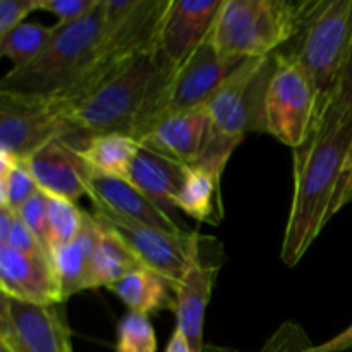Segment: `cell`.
<instances>
[{
  "mask_svg": "<svg viewBox=\"0 0 352 352\" xmlns=\"http://www.w3.org/2000/svg\"><path fill=\"white\" fill-rule=\"evenodd\" d=\"M175 67L162 57L160 50L136 55L116 65L76 98L55 102L64 119L79 133H122L140 141Z\"/></svg>",
  "mask_w": 352,
  "mask_h": 352,
  "instance_id": "1",
  "label": "cell"
},
{
  "mask_svg": "<svg viewBox=\"0 0 352 352\" xmlns=\"http://www.w3.org/2000/svg\"><path fill=\"white\" fill-rule=\"evenodd\" d=\"M351 143L352 124L327 126L315 120L308 140L292 150L294 196L280 251L287 267H296L302 260L332 219Z\"/></svg>",
  "mask_w": 352,
  "mask_h": 352,
  "instance_id": "2",
  "label": "cell"
},
{
  "mask_svg": "<svg viewBox=\"0 0 352 352\" xmlns=\"http://www.w3.org/2000/svg\"><path fill=\"white\" fill-rule=\"evenodd\" d=\"M102 36V3L95 12L76 23H57L54 38L38 57L21 67H12L0 79V91L65 98L81 85L91 69Z\"/></svg>",
  "mask_w": 352,
  "mask_h": 352,
  "instance_id": "3",
  "label": "cell"
},
{
  "mask_svg": "<svg viewBox=\"0 0 352 352\" xmlns=\"http://www.w3.org/2000/svg\"><path fill=\"white\" fill-rule=\"evenodd\" d=\"M313 6L315 0H223L210 34L227 58L268 57L298 38Z\"/></svg>",
  "mask_w": 352,
  "mask_h": 352,
  "instance_id": "4",
  "label": "cell"
},
{
  "mask_svg": "<svg viewBox=\"0 0 352 352\" xmlns=\"http://www.w3.org/2000/svg\"><path fill=\"white\" fill-rule=\"evenodd\" d=\"M351 47L352 0H315L291 54L315 86L318 95L316 116L329 107Z\"/></svg>",
  "mask_w": 352,
  "mask_h": 352,
  "instance_id": "5",
  "label": "cell"
},
{
  "mask_svg": "<svg viewBox=\"0 0 352 352\" xmlns=\"http://www.w3.org/2000/svg\"><path fill=\"white\" fill-rule=\"evenodd\" d=\"M170 0H103V36L91 69L81 85L58 102H69L116 65L141 54L158 52L160 30Z\"/></svg>",
  "mask_w": 352,
  "mask_h": 352,
  "instance_id": "6",
  "label": "cell"
},
{
  "mask_svg": "<svg viewBox=\"0 0 352 352\" xmlns=\"http://www.w3.org/2000/svg\"><path fill=\"white\" fill-rule=\"evenodd\" d=\"M274 55L243 60L206 103L215 133L243 141L250 131L267 133L265 96L274 74Z\"/></svg>",
  "mask_w": 352,
  "mask_h": 352,
  "instance_id": "7",
  "label": "cell"
},
{
  "mask_svg": "<svg viewBox=\"0 0 352 352\" xmlns=\"http://www.w3.org/2000/svg\"><path fill=\"white\" fill-rule=\"evenodd\" d=\"M275 69L265 96L267 133L291 146H301L311 133L318 95L311 78L291 52H275Z\"/></svg>",
  "mask_w": 352,
  "mask_h": 352,
  "instance_id": "8",
  "label": "cell"
},
{
  "mask_svg": "<svg viewBox=\"0 0 352 352\" xmlns=\"http://www.w3.org/2000/svg\"><path fill=\"white\" fill-rule=\"evenodd\" d=\"M85 136L64 119L55 100L0 91V153L28 160L54 141L74 143Z\"/></svg>",
  "mask_w": 352,
  "mask_h": 352,
  "instance_id": "9",
  "label": "cell"
},
{
  "mask_svg": "<svg viewBox=\"0 0 352 352\" xmlns=\"http://www.w3.org/2000/svg\"><path fill=\"white\" fill-rule=\"evenodd\" d=\"M95 219L117 234L148 270L155 272L175 289L181 285L205 243L198 232H167L95 208Z\"/></svg>",
  "mask_w": 352,
  "mask_h": 352,
  "instance_id": "10",
  "label": "cell"
},
{
  "mask_svg": "<svg viewBox=\"0 0 352 352\" xmlns=\"http://www.w3.org/2000/svg\"><path fill=\"white\" fill-rule=\"evenodd\" d=\"M241 62L223 57L208 33L201 45L172 72L155 112L151 129L172 116L205 109Z\"/></svg>",
  "mask_w": 352,
  "mask_h": 352,
  "instance_id": "11",
  "label": "cell"
},
{
  "mask_svg": "<svg viewBox=\"0 0 352 352\" xmlns=\"http://www.w3.org/2000/svg\"><path fill=\"white\" fill-rule=\"evenodd\" d=\"M0 342L12 352H74L60 305H38L2 294Z\"/></svg>",
  "mask_w": 352,
  "mask_h": 352,
  "instance_id": "12",
  "label": "cell"
},
{
  "mask_svg": "<svg viewBox=\"0 0 352 352\" xmlns=\"http://www.w3.org/2000/svg\"><path fill=\"white\" fill-rule=\"evenodd\" d=\"M223 0H170L160 30L162 57L181 65L208 36Z\"/></svg>",
  "mask_w": 352,
  "mask_h": 352,
  "instance_id": "13",
  "label": "cell"
},
{
  "mask_svg": "<svg viewBox=\"0 0 352 352\" xmlns=\"http://www.w3.org/2000/svg\"><path fill=\"white\" fill-rule=\"evenodd\" d=\"M86 188H88V198L91 199L95 208L105 210L122 219L167 230V232H184L165 210L155 205L127 179L96 174L88 168Z\"/></svg>",
  "mask_w": 352,
  "mask_h": 352,
  "instance_id": "14",
  "label": "cell"
},
{
  "mask_svg": "<svg viewBox=\"0 0 352 352\" xmlns=\"http://www.w3.org/2000/svg\"><path fill=\"white\" fill-rule=\"evenodd\" d=\"M2 294L38 305H62L60 289L48 258L28 256L9 246H0Z\"/></svg>",
  "mask_w": 352,
  "mask_h": 352,
  "instance_id": "15",
  "label": "cell"
},
{
  "mask_svg": "<svg viewBox=\"0 0 352 352\" xmlns=\"http://www.w3.org/2000/svg\"><path fill=\"white\" fill-rule=\"evenodd\" d=\"M210 134L212 124L208 113L205 109H198L162 120L146 136L141 138L140 144L186 167H192L201 160Z\"/></svg>",
  "mask_w": 352,
  "mask_h": 352,
  "instance_id": "16",
  "label": "cell"
},
{
  "mask_svg": "<svg viewBox=\"0 0 352 352\" xmlns=\"http://www.w3.org/2000/svg\"><path fill=\"white\" fill-rule=\"evenodd\" d=\"M38 188L50 196L78 201L88 196V167L65 140L47 144L26 160Z\"/></svg>",
  "mask_w": 352,
  "mask_h": 352,
  "instance_id": "17",
  "label": "cell"
},
{
  "mask_svg": "<svg viewBox=\"0 0 352 352\" xmlns=\"http://www.w3.org/2000/svg\"><path fill=\"white\" fill-rule=\"evenodd\" d=\"M220 265L203 260L201 251L196 254L184 280L175 289V329L186 337L191 352H203V325L205 313L215 287Z\"/></svg>",
  "mask_w": 352,
  "mask_h": 352,
  "instance_id": "18",
  "label": "cell"
},
{
  "mask_svg": "<svg viewBox=\"0 0 352 352\" xmlns=\"http://www.w3.org/2000/svg\"><path fill=\"white\" fill-rule=\"evenodd\" d=\"M100 237V226L91 213L85 212V223L72 243L52 250L50 265L64 301L81 291H89V272Z\"/></svg>",
  "mask_w": 352,
  "mask_h": 352,
  "instance_id": "19",
  "label": "cell"
},
{
  "mask_svg": "<svg viewBox=\"0 0 352 352\" xmlns=\"http://www.w3.org/2000/svg\"><path fill=\"white\" fill-rule=\"evenodd\" d=\"M186 170V165L141 144L126 179L155 205L168 210L175 208V196L184 184Z\"/></svg>",
  "mask_w": 352,
  "mask_h": 352,
  "instance_id": "20",
  "label": "cell"
},
{
  "mask_svg": "<svg viewBox=\"0 0 352 352\" xmlns=\"http://www.w3.org/2000/svg\"><path fill=\"white\" fill-rule=\"evenodd\" d=\"M140 146V141L129 134L107 133L91 134L74 150L89 170L126 179Z\"/></svg>",
  "mask_w": 352,
  "mask_h": 352,
  "instance_id": "21",
  "label": "cell"
},
{
  "mask_svg": "<svg viewBox=\"0 0 352 352\" xmlns=\"http://www.w3.org/2000/svg\"><path fill=\"white\" fill-rule=\"evenodd\" d=\"M220 181H222V172L215 168L206 165L188 167L184 184L175 196V208L198 222L217 226L222 219V213H219V205L222 206L219 192Z\"/></svg>",
  "mask_w": 352,
  "mask_h": 352,
  "instance_id": "22",
  "label": "cell"
},
{
  "mask_svg": "<svg viewBox=\"0 0 352 352\" xmlns=\"http://www.w3.org/2000/svg\"><path fill=\"white\" fill-rule=\"evenodd\" d=\"M107 289L113 292L131 311L150 316L151 313L162 309H175L174 289L165 278L148 268H138Z\"/></svg>",
  "mask_w": 352,
  "mask_h": 352,
  "instance_id": "23",
  "label": "cell"
},
{
  "mask_svg": "<svg viewBox=\"0 0 352 352\" xmlns=\"http://www.w3.org/2000/svg\"><path fill=\"white\" fill-rule=\"evenodd\" d=\"M96 222L100 226V237L98 243H96L95 253H93L91 272H89V289H107L109 285L116 284L117 280L126 277L131 272L144 267L113 230L103 226L100 220H96Z\"/></svg>",
  "mask_w": 352,
  "mask_h": 352,
  "instance_id": "24",
  "label": "cell"
},
{
  "mask_svg": "<svg viewBox=\"0 0 352 352\" xmlns=\"http://www.w3.org/2000/svg\"><path fill=\"white\" fill-rule=\"evenodd\" d=\"M55 34V26L23 23L10 33L0 36V55L9 58L14 67L28 64L43 52Z\"/></svg>",
  "mask_w": 352,
  "mask_h": 352,
  "instance_id": "25",
  "label": "cell"
},
{
  "mask_svg": "<svg viewBox=\"0 0 352 352\" xmlns=\"http://www.w3.org/2000/svg\"><path fill=\"white\" fill-rule=\"evenodd\" d=\"M0 206L19 212L21 206L33 198L40 188L26 160H17L3 153H0Z\"/></svg>",
  "mask_w": 352,
  "mask_h": 352,
  "instance_id": "26",
  "label": "cell"
},
{
  "mask_svg": "<svg viewBox=\"0 0 352 352\" xmlns=\"http://www.w3.org/2000/svg\"><path fill=\"white\" fill-rule=\"evenodd\" d=\"M48 222H50L52 250L72 243L85 223V212L74 201L48 195ZM52 253V251H50Z\"/></svg>",
  "mask_w": 352,
  "mask_h": 352,
  "instance_id": "27",
  "label": "cell"
},
{
  "mask_svg": "<svg viewBox=\"0 0 352 352\" xmlns=\"http://www.w3.org/2000/svg\"><path fill=\"white\" fill-rule=\"evenodd\" d=\"M113 352H157V333L148 315L127 309L117 325Z\"/></svg>",
  "mask_w": 352,
  "mask_h": 352,
  "instance_id": "28",
  "label": "cell"
},
{
  "mask_svg": "<svg viewBox=\"0 0 352 352\" xmlns=\"http://www.w3.org/2000/svg\"><path fill=\"white\" fill-rule=\"evenodd\" d=\"M327 126L352 124V47L329 107L316 116Z\"/></svg>",
  "mask_w": 352,
  "mask_h": 352,
  "instance_id": "29",
  "label": "cell"
},
{
  "mask_svg": "<svg viewBox=\"0 0 352 352\" xmlns=\"http://www.w3.org/2000/svg\"><path fill=\"white\" fill-rule=\"evenodd\" d=\"M17 215H19L21 220L26 223L28 229L36 236V239L40 241L41 246H43L45 251L48 253V258H50L52 236H50V222H48L47 192L40 189L33 198H30L23 206H21Z\"/></svg>",
  "mask_w": 352,
  "mask_h": 352,
  "instance_id": "30",
  "label": "cell"
},
{
  "mask_svg": "<svg viewBox=\"0 0 352 352\" xmlns=\"http://www.w3.org/2000/svg\"><path fill=\"white\" fill-rule=\"evenodd\" d=\"M258 352H315V344L298 322H284Z\"/></svg>",
  "mask_w": 352,
  "mask_h": 352,
  "instance_id": "31",
  "label": "cell"
},
{
  "mask_svg": "<svg viewBox=\"0 0 352 352\" xmlns=\"http://www.w3.org/2000/svg\"><path fill=\"white\" fill-rule=\"evenodd\" d=\"M102 0H38V10L52 14L58 24L76 23L100 7Z\"/></svg>",
  "mask_w": 352,
  "mask_h": 352,
  "instance_id": "32",
  "label": "cell"
},
{
  "mask_svg": "<svg viewBox=\"0 0 352 352\" xmlns=\"http://www.w3.org/2000/svg\"><path fill=\"white\" fill-rule=\"evenodd\" d=\"M0 246H9L12 248V250L19 251V253L28 254V256L48 258V253L45 251V248L41 246V243L36 239V236L28 229V226L21 220V217L17 215V213L14 215L12 222H10L7 236L0 241ZM48 260H50V258H48Z\"/></svg>",
  "mask_w": 352,
  "mask_h": 352,
  "instance_id": "33",
  "label": "cell"
},
{
  "mask_svg": "<svg viewBox=\"0 0 352 352\" xmlns=\"http://www.w3.org/2000/svg\"><path fill=\"white\" fill-rule=\"evenodd\" d=\"M38 10V0H0V36L10 33Z\"/></svg>",
  "mask_w": 352,
  "mask_h": 352,
  "instance_id": "34",
  "label": "cell"
},
{
  "mask_svg": "<svg viewBox=\"0 0 352 352\" xmlns=\"http://www.w3.org/2000/svg\"><path fill=\"white\" fill-rule=\"evenodd\" d=\"M352 349V323L333 339L315 346V352H346Z\"/></svg>",
  "mask_w": 352,
  "mask_h": 352,
  "instance_id": "35",
  "label": "cell"
},
{
  "mask_svg": "<svg viewBox=\"0 0 352 352\" xmlns=\"http://www.w3.org/2000/svg\"><path fill=\"white\" fill-rule=\"evenodd\" d=\"M349 203H352V165L347 168L346 172L342 174V179H340L339 189H337L336 195V201L332 205V217L336 215L337 212L347 206Z\"/></svg>",
  "mask_w": 352,
  "mask_h": 352,
  "instance_id": "36",
  "label": "cell"
},
{
  "mask_svg": "<svg viewBox=\"0 0 352 352\" xmlns=\"http://www.w3.org/2000/svg\"><path fill=\"white\" fill-rule=\"evenodd\" d=\"M165 352H191L188 340L182 336L181 330H174V333H172L170 339H168L167 347H165Z\"/></svg>",
  "mask_w": 352,
  "mask_h": 352,
  "instance_id": "37",
  "label": "cell"
},
{
  "mask_svg": "<svg viewBox=\"0 0 352 352\" xmlns=\"http://www.w3.org/2000/svg\"><path fill=\"white\" fill-rule=\"evenodd\" d=\"M203 352H239V351L232 349V347H222V346H215V344H206Z\"/></svg>",
  "mask_w": 352,
  "mask_h": 352,
  "instance_id": "38",
  "label": "cell"
},
{
  "mask_svg": "<svg viewBox=\"0 0 352 352\" xmlns=\"http://www.w3.org/2000/svg\"><path fill=\"white\" fill-rule=\"evenodd\" d=\"M352 165V143H351V150H349V155H347V162H346V168H344V172L347 170Z\"/></svg>",
  "mask_w": 352,
  "mask_h": 352,
  "instance_id": "39",
  "label": "cell"
}]
</instances>
